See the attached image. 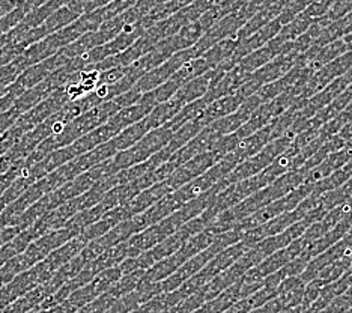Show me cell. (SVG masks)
Returning a JSON list of instances; mask_svg holds the SVG:
<instances>
[{
	"label": "cell",
	"instance_id": "obj_1",
	"mask_svg": "<svg viewBox=\"0 0 352 313\" xmlns=\"http://www.w3.org/2000/svg\"><path fill=\"white\" fill-rule=\"evenodd\" d=\"M219 234L215 232L210 224L208 226L196 234L195 237H191L188 241L184 243V246L176 250L173 255L167 256V258L155 262L152 267L143 271L140 283H160L163 282L164 279L169 277L170 274L178 270L181 265L186 263L188 259L193 258L197 253H201L202 250L208 246H211L212 241L215 239Z\"/></svg>",
	"mask_w": 352,
	"mask_h": 313
},
{
	"label": "cell",
	"instance_id": "obj_2",
	"mask_svg": "<svg viewBox=\"0 0 352 313\" xmlns=\"http://www.w3.org/2000/svg\"><path fill=\"white\" fill-rule=\"evenodd\" d=\"M302 128H304V125L301 122H298V120H295V122L289 128H287V130L282 136H280V138L274 139L273 142H270L265 148H262L258 152V154H254L253 157L244 160L243 163L236 164L234 171H232L223 181H225L226 186H230V184L252 178V176L258 175L259 172L263 171V169L273 163L274 160L280 154H282V152H285L287 148L291 147L294 139L302 131Z\"/></svg>",
	"mask_w": 352,
	"mask_h": 313
},
{
	"label": "cell",
	"instance_id": "obj_3",
	"mask_svg": "<svg viewBox=\"0 0 352 313\" xmlns=\"http://www.w3.org/2000/svg\"><path fill=\"white\" fill-rule=\"evenodd\" d=\"M173 133L175 131L172 128L164 124L163 127L155 128V130L149 131L146 136H143V138L139 142H135L133 147L118 152L115 157L106 160L107 176L146 162L148 158L155 155L157 152L162 151L166 144L170 142Z\"/></svg>",
	"mask_w": 352,
	"mask_h": 313
},
{
	"label": "cell",
	"instance_id": "obj_4",
	"mask_svg": "<svg viewBox=\"0 0 352 313\" xmlns=\"http://www.w3.org/2000/svg\"><path fill=\"white\" fill-rule=\"evenodd\" d=\"M244 232L238 230V229H230L223 232V234L215 237V239L211 243V246H208L205 250L201 253H197L193 258L188 259L186 263L181 265V267L176 270L173 274H170L167 279H164L163 282H160L162 285V292H172L176 288H179L186 280L190 277H193L196 272L201 271L205 265L210 262L215 255H219L220 252L225 250L226 247L238 243L239 239H243Z\"/></svg>",
	"mask_w": 352,
	"mask_h": 313
},
{
	"label": "cell",
	"instance_id": "obj_5",
	"mask_svg": "<svg viewBox=\"0 0 352 313\" xmlns=\"http://www.w3.org/2000/svg\"><path fill=\"white\" fill-rule=\"evenodd\" d=\"M238 163L234 160L230 154L223 157L220 162L215 163L211 169H208L205 173H202L197 178L191 180L190 182L184 184L179 188H176L173 193H170V199L173 200V204L181 208L186 205L190 200L196 199L197 196L204 195L205 191L210 190L211 187H214L215 184H219L220 181H223L226 176L234 171L235 166Z\"/></svg>",
	"mask_w": 352,
	"mask_h": 313
},
{
	"label": "cell",
	"instance_id": "obj_6",
	"mask_svg": "<svg viewBox=\"0 0 352 313\" xmlns=\"http://www.w3.org/2000/svg\"><path fill=\"white\" fill-rule=\"evenodd\" d=\"M202 54H204V52L196 44L188 47V48H184V50L170 56V58L166 62H163L160 67L146 72L145 76H142L138 82H135V85L131 87V91L142 96L143 94L155 89V87H158L160 85L167 82V80H169L175 74V72L184 65V63L191 61V59L201 58Z\"/></svg>",
	"mask_w": 352,
	"mask_h": 313
},
{
	"label": "cell",
	"instance_id": "obj_7",
	"mask_svg": "<svg viewBox=\"0 0 352 313\" xmlns=\"http://www.w3.org/2000/svg\"><path fill=\"white\" fill-rule=\"evenodd\" d=\"M297 100L298 96H295L289 89H287L286 92L276 96V98L261 104V106L250 115V118L247 119V122L239 128V130L235 131V134L243 140L247 136L259 131L261 128L268 125L274 118L285 114V111Z\"/></svg>",
	"mask_w": 352,
	"mask_h": 313
},
{
	"label": "cell",
	"instance_id": "obj_8",
	"mask_svg": "<svg viewBox=\"0 0 352 313\" xmlns=\"http://www.w3.org/2000/svg\"><path fill=\"white\" fill-rule=\"evenodd\" d=\"M300 56L301 54L291 52V53L278 56V58H276L273 61H270L263 67L253 71L250 78L247 80V83L239 87L238 91L241 92L247 98V96H250L252 94H254L263 85H268L271 82H274V80L283 77L286 72H289L295 65H297Z\"/></svg>",
	"mask_w": 352,
	"mask_h": 313
},
{
	"label": "cell",
	"instance_id": "obj_9",
	"mask_svg": "<svg viewBox=\"0 0 352 313\" xmlns=\"http://www.w3.org/2000/svg\"><path fill=\"white\" fill-rule=\"evenodd\" d=\"M307 247V244L304 243L302 238H297L292 241L291 244H287L286 247L280 248V250L274 252L273 255H270L268 258L263 259L261 263L256 265L252 270H249L245 274L241 277L243 280L249 283H258L263 282L268 276L273 274L277 270L285 267L286 263H289L292 259L297 258V256Z\"/></svg>",
	"mask_w": 352,
	"mask_h": 313
},
{
	"label": "cell",
	"instance_id": "obj_10",
	"mask_svg": "<svg viewBox=\"0 0 352 313\" xmlns=\"http://www.w3.org/2000/svg\"><path fill=\"white\" fill-rule=\"evenodd\" d=\"M351 68H352V48L340 54L339 58L328 62L327 65H324L321 69H318L315 74L309 78V82L301 87L298 98L309 100L310 96L321 92L324 87H327L333 82V80L343 76Z\"/></svg>",
	"mask_w": 352,
	"mask_h": 313
},
{
	"label": "cell",
	"instance_id": "obj_11",
	"mask_svg": "<svg viewBox=\"0 0 352 313\" xmlns=\"http://www.w3.org/2000/svg\"><path fill=\"white\" fill-rule=\"evenodd\" d=\"M221 158H223V155L219 151H215V149L206 151V152H204V154H199L193 158L187 160L186 163L179 164L169 176H167L166 182L169 184L170 190L175 191L176 188L184 186V184H187L191 180H195V178H197V176L205 173L208 169H211L215 163L220 162Z\"/></svg>",
	"mask_w": 352,
	"mask_h": 313
},
{
	"label": "cell",
	"instance_id": "obj_12",
	"mask_svg": "<svg viewBox=\"0 0 352 313\" xmlns=\"http://www.w3.org/2000/svg\"><path fill=\"white\" fill-rule=\"evenodd\" d=\"M277 138L278 136L276 134L274 128L271 127V124H268L263 128H261L259 131H256L250 136H247V138H244L243 140H239V143L234 148V151L229 152V154L234 157L235 162L239 164L243 163L244 160L258 154L262 148H265L270 142H273Z\"/></svg>",
	"mask_w": 352,
	"mask_h": 313
},
{
	"label": "cell",
	"instance_id": "obj_13",
	"mask_svg": "<svg viewBox=\"0 0 352 313\" xmlns=\"http://www.w3.org/2000/svg\"><path fill=\"white\" fill-rule=\"evenodd\" d=\"M250 76H252V72L245 71V69H243L239 65H236V67H234L232 69L226 71L225 74H223V76L217 80V82H215V85L211 87V89L208 91V92L202 96V98H204L208 104H210V102H212V101H215V100L223 98V96L234 94V92H236L243 85L247 83V80L250 78Z\"/></svg>",
	"mask_w": 352,
	"mask_h": 313
},
{
	"label": "cell",
	"instance_id": "obj_14",
	"mask_svg": "<svg viewBox=\"0 0 352 313\" xmlns=\"http://www.w3.org/2000/svg\"><path fill=\"white\" fill-rule=\"evenodd\" d=\"M244 100H245V96L239 91L223 96V98H219V100H215V101L208 104L206 109L204 110V114L201 115V118L205 120L206 125L211 124V122H214V120L234 114V111H236L239 109V106L244 102Z\"/></svg>",
	"mask_w": 352,
	"mask_h": 313
},
{
	"label": "cell",
	"instance_id": "obj_15",
	"mask_svg": "<svg viewBox=\"0 0 352 313\" xmlns=\"http://www.w3.org/2000/svg\"><path fill=\"white\" fill-rule=\"evenodd\" d=\"M306 285L307 283H304L300 279V276H295V277L285 279L283 282L277 286L276 296L282 301L285 310L300 306L304 291H306Z\"/></svg>",
	"mask_w": 352,
	"mask_h": 313
},
{
	"label": "cell",
	"instance_id": "obj_16",
	"mask_svg": "<svg viewBox=\"0 0 352 313\" xmlns=\"http://www.w3.org/2000/svg\"><path fill=\"white\" fill-rule=\"evenodd\" d=\"M235 47H236V39H223V41L217 43L215 45H212L211 48H208V50L202 54V58L210 63L211 69L219 67L221 62L228 61L232 54L235 52Z\"/></svg>",
	"mask_w": 352,
	"mask_h": 313
},
{
	"label": "cell",
	"instance_id": "obj_17",
	"mask_svg": "<svg viewBox=\"0 0 352 313\" xmlns=\"http://www.w3.org/2000/svg\"><path fill=\"white\" fill-rule=\"evenodd\" d=\"M143 271H145V270H135L133 272H128V274H125V276L119 279L118 282L113 286H111L107 292L111 296H115V299H121V296L130 294L131 291H134V289L139 286Z\"/></svg>",
	"mask_w": 352,
	"mask_h": 313
},
{
	"label": "cell",
	"instance_id": "obj_18",
	"mask_svg": "<svg viewBox=\"0 0 352 313\" xmlns=\"http://www.w3.org/2000/svg\"><path fill=\"white\" fill-rule=\"evenodd\" d=\"M116 300L118 299H115V296H111L109 292H106L98 296L97 300L87 303L83 307H80L74 313H104Z\"/></svg>",
	"mask_w": 352,
	"mask_h": 313
},
{
	"label": "cell",
	"instance_id": "obj_19",
	"mask_svg": "<svg viewBox=\"0 0 352 313\" xmlns=\"http://www.w3.org/2000/svg\"><path fill=\"white\" fill-rule=\"evenodd\" d=\"M352 307V285L328 304L321 313H343Z\"/></svg>",
	"mask_w": 352,
	"mask_h": 313
},
{
	"label": "cell",
	"instance_id": "obj_20",
	"mask_svg": "<svg viewBox=\"0 0 352 313\" xmlns=\"http://www.w3.org/2000/svg\"><path fill=\"white\" fill-rule=\"evenodd\" d=\"M352 11V0H334V3L330 6V10L327 11L325 17L330 21H336L342 19L343 15H346Z\"/></svg>",
	"mask_w": 352,
	"mask_h": 313
},
{
	"label": "cell",
	"instance_id": "obj_21",
	"mask_svg": "<svg viewBox=\"0 0 352 313\" xmlns=\"http://www.w3.org/2000/svg\"><path fill=\"white\" fill-rule=\"evenodd\" d=\"M23 169H25V163L19 162V163H15V164L10 169V171L0 175V195H2L3 190L11 187V184H12L15 180H17V176L23 172Z\"/></svg>",
	"mask_w": 352,
	"mask_h": 313
},
{
	"label": "cell",
	"instance_id": "obj_22",
	"mask_svg": "<svg viewBox=\"0 0 352 313\" xmlns=\"http://www.w3.org/2000/svg\"><path fill=\"white\" fill-rule=\"evenodd\" d=\"M21 111L19 109H15L12 106V109H8L5 111H0V136H2L6 130H10V128L14 125L15 119L20 116Z\"/></svg>",
	"mask_w": 352,
	"mask_h": 313
},
{
	"label": "cell",
	"instance_id": "obj_23",
	"mask_svg": "<svg viewBox=\"0 0 352 313\" xmlns=\"http://www.w3.org/2000/svg\"><path fill=\"white\" fill-rule=\"evenodd\" d=\"M14 101H15V98L10 94L2 96V98H0V111H5V110L10 109L14 104Z\"/></svg>",
	"mask_w": 352,
	"mask_h": 313
},
{
	"label": "cell",
	"instance_id": "obj_24",
	"mask_svg": "<svg viewBox=\"0 0 352 313\" xmlns=\"http://www.w3.org/2000/svg\"><path fill=\"white\" fill-rule=\"evenodd\" d=\"M343 148H346V149H349V151L352 152V139L348 140V142L345 143V147H343Z\"/></svg>",
	"mask_w": 352,
	"mask_h": 313
},
{
	"label": "cell",
	"instance_id": "obj_25",
	"mask_svg": "<svg viewBox=\"0 0 352 313\" xmlns=\"http://www.w3.org/2000/svg\"><path fill=\"white\" fill-rule=\"evenodd\" d=\"M346 166H348V167L351 169V171H352V158H351V160H349V162L346 163Z\"/></svg>",
	"mask_w": 352,
	"mask_h": 313
},
{
	"label": "cell",
	"instance_id": "obj_26",
	"mask_svg": "<svg viewBox=\"0 0 352 313\" xmlns=\"http://www.w3.org/2000/svg\"><path fill=\"white\" fill-rule=\"evenodd\" d=\"M346 182H348V184H349V186H351V187H352V176H351V178H349V180H348V181H346Z\"/></svg>",
	"mask_w": 352,
	"mask_h": 313
},
{
	"label": "cell",
	"instance_id": "obj_27",
	"mask_svg": "<svg viewBox=\"0 0 352 313\" xmlns=\"http://www.w3.org/2000/svg\"><path fill=\"white\" fill-rule=\"evenodd\" d=\"M307 313H321V312H315V310H311V309H309V312Z\"/></svg>",
	"mask_w": 352,
	"mask_h": 313
},
{
	"label": "cell",
	"instance_id": "obj_28",
	"mask_svg": "<svg viewBox=\"0 0 352 313\" xmlns=\"http://www.w3.org/2000/svg\"><path fill=\"white\" fill-rule=\"evenodd\" d=\"M0 313H2V312H0Z\"/></svg>",
	"mask_w": 352,
	"mask_h": 313
}]
</instances>
